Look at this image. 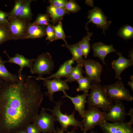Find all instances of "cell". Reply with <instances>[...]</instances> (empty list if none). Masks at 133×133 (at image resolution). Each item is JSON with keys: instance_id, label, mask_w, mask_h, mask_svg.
<instances>
[{"instance_id": "6da1fadb", "label": "cell", "mask_w": 133, "mask_h": 133, "mask_svg": "<svg viewBox=\"0 0 133 133\" xmlns=\"http://www.w3.org/2000/svg\"><path fill=\"white\" fill-rule=\"evenodd\" d=\"M41 85L22 75L15 83L4 81L0 86V133H17L25 129L38 114L43 99Z\"/></svg>"}, {"instance_id": "7a4b0ae2", "label": "cell", "mask_w": 133, "mask_h": 133, "mask_svg": "<svg viewBox=\"0 0 133 133\" xmlns=\"http://www.w3.org/2000/svg\"><path fill=\"white\" fill-rule=\"evenodd\" d=\"M91 91L87 97L88 108L96 106L103 112H108L113 105V101L108 96L106 89L100 83H92Z\"/></svg>"}, {"instance_id": "3957f363", "label": "cell", "mask_w": 133, "mask_h": 133, "mask_svg": "<svg viewBox=\"0 0 133 133\" xmlns=\"http://www.w3.org/2000/svg\"><path fill=\"white\" fill-rule=\"evenodd\" d=\"M64 102L60 100L55 102V105L53 109L44 108L46 110L50 112L56 118L61 126V129L63 132H67L68 128L71 126L79 128L83 130V126L82 121L76 119L75 116V110L68 115L66 113H63L61 110V106Z\"/></svg>"}, {"instance_id": "277c9868", "label": "cell", "mask_w": 133, "mask_h": 133, "mask_svg": "<svg viewBox=\"0 0 133 133\" xmlns=\"http://www.w3.org/2000/svg\"><path fill=\"white\" fill-rule=\"evenodd\" d=\"M54 63L50 54L43 52L39 55L33 63L30 72L37 74L38 77H42L43 75H49L54 67Z\"/></svg>"}, {"instance_id": "5b68a950", "label": "cell", "mask_w": 133, "mask_h": 133, "mask_svg": "<svg viewBox=\"0 0 133 133\" xmlns=\"http://www.w3.org/2000/svg\"><path fill=\"white\" fill-rule=\"evenodd\" d=\"M85 111L82 121L83 126V133H86L97 125L103 123L105 121L106 112L101 111L99 108L92 106Z\"/></svg>"}, {"instance_id": "8992f818", "label": "cell", "mask_w": 133, "mask_h": 133, "mask_svg": "<svg viewBox=\"0 0 133 133\" xmlns=\"http://www.w3.org/2000/svg\"><path fill=\"white\" fill-rule=\"evenodd\" d=\"M104 86L106 89L108 97L113 101L125 100L130 101L133 100V97L129 90L126 88L121 80L117 81L112 84Z\"/></svg>"}, {"instance_id": "52a82bcc", "label": "cell", "mask_w": 133, "mask_h": 133, "mask_svg": "<svg viewBox=\"0 0 133 133\" xmlns=\"http://www.w3.org/2000/svg\"><path fill=\"white\" fill-rule=\"evenodd\" d=\"M57 121L53 114L48 113L42 107L39 114L33 118L32 123L37 126L42 133H53L55 130L54 124Z\"/></svg>"}, {"instance_id": "ba28073f", "label": "cell", "mask_w": 133, "mask_h": 133, "mask_svg": "<svg viewBox=\"0 0 133 133\" xmlns=\"http://www.w3.org/2000/svg\"><path fill=\"white\" fill-rule=\"evenodd\" d=\"M30 76L37 80L43 81V85L47 90L44 95L47 96L50 101L54 103L55 102L53 100V94L54 93L59 91L63 92L69 89L67 83L60 79L55 78L51 80L45 79L43 77Z\"/></svg>"}, {"instance_id": "9c48e42d", "label": "cell", "mask_w": 133, "mask_h": 133, "mask_svg": "<svg viewBox=\"0 0 133 133\" xmlns=\"http://www.w3.org/2000/svg\"><path fill=\"white\" fill-rule=\"evenodd\" d=\"M7 25L12 40L25 39L27 27L29 21L18 18L8 19Z\"/></svg>"}, {"instance_id": "30bf717a", "label": "cell", "mask_w": 133, "mask_h": 133, "mask_svg": "<svg viewBox=\"0 0 133 133\" xmlns=\"http://www.w3.org/2000/svg\"><path fill=\"white\" fill-rule=\"evenodd\" d=\"M87 19L88 21L86 23L85 29H88L87 25L88 24L92 23L97 27L102 29V33L105 35V31L109 27L111 23L108 21L107 17L105 16L101 9L97 6H95L88 13Z\"/></svg>"}, {"instance_id": "8fae6325", "label": "cell", "mask_w": 133, "mask_h": 133, "mask_svg": "<svg viewBox=\"0 0 133 133\" xmlns=\"http://www.w3.org/2000/svg\"><path fill=\"white\" fill-rule=\"evenodd\" d=\"M82 62L85 69L86 77L91 80L92 83H100L103 66L99 62L89 59H83Z\"/></svg>"}, {"instance_id": "7c38bea8", "label": "cell", "mask_w": 133, "mask_h": 133, "mask_svg": "<svg viewBox=\"0 0 133 133\" xmlns=\"http://www.w3.org/2000/svg\"><path fill=\"white\" fill-rule=\"evenodd\" d=\"M98 125L103 133H133L132 125L129 122L110 123L105 121Z\"/></svg>"}, {"instance_id": "4fadbf2b", "label": "cell", "mask_w": 133, "mask_h": 133, "mask_svg": "<svg viewBox=\"0 0 133 133\" xmlns=\"http://www.w3.org/2000/svg\"><path fill=\"white\" fill-rule=\"evenodd\" d=\"M127 113L121 101L114 102L109 111L106 112L105 121L113 123L124 122Z\"/></svg>"}, {"instance_id": "5bb4252c", "label": "cell", "mask_w": 133, "mask_h": 133, "mask_svg": "<svg viewBox=\"0 0 133 133\" xmlns=\"http://www.w3.org/2000/svg\"><path fill=\"white\" fill-rule=\"evenodd\" d=\"M4 53L7 56L8 60L6 61V63L14 64L20 66L19 69L18 70V76L19 80L22 79V71L24 67H27L31 70L35 59H29L26 58L23 55L19 53H16L14 57H11L5 51Z\"/></svg>"}, {"instance_id": "9a60e30c", "label": "cell", "mask_w": 133, "mask_h": 133, "mask_svg": "<svg viewBox=\"0 0 133 133\" xmlns=\"http://www.w3.org/2000/svg\"><path fill=\"white\" fill-rule=\"evenodd\" d=\"M116 53L118 57L117 59L113 61L111 63L112 67L115 72V79L121 80V74L125 69L133 65V60L125 58L121 52H118Z\"/></svg>"}, {"instance_id": "2e32d148", "label": "cell", "mask_w": 133, "mask_h": 133, "mask_svg": "<svg viewBox=\"0 0 133 133\" xmlns=\"http://www.w3.org/2000/svg\"><path fill=\"white\" fill-rule=\"evenodd\" d=\"M91 47L94 57L99 58L105 65H106V64L105 59L106 56L111 53L116 51L113 45H107L100 42L94 43Z\"/></svg>"}, {"instance_id": "e0dca14e", "label": "cell", "mask_w": 133, "mask_h": 133, "mask_svg": "<svg viewBox=\"0 0 133 133\" xmlns=\"http://www.w3.org/2000/svg\"><path fill=\"white\" fill-rule=\"evenodd\" d=\"M63 92L64 96L62 97L68 98L72 101L74 106L75 110L77 111L79 115L83 118L85 111V105L86 103V98L88 94V91L84 92L80 95H78L75 97H71L68 95L65 91Z\"/></svg>"}, {"instance_id": "ac0fdd59", "label": "cell", "mask_w": 133, "mask_h": 133, "mask_svg": "<svg viewBox=\"0 0 133 133\" xmlns=\"http://www.w3.org/2000/svg\"><path fill=\"white\" fill-rule=\"evenodd\" d=\"M46 26L38 25L29 22L27 28L25 39L39 38L44 36L46 35Z\"/></svg>"}, {"instance_id": "d6986e66", "label": "cell", "mask_w": 133, "mask_h": 133, "mask_svg": "<svg viewBox=\"0 0 133 133\" xmlns=\"http://www.w3.org/2000/svg\"><path fill=\"white\" fill-rule=\"evenodd\" d=\"M74 61L72 59L66 61L60 66L59 69L55 73L51 74L48 77L44 78L49 79L55 78L61 79L62 77L67 78L73 68L72 64Z\"/></svg>"}, {"instance_id": "ffe728a7", "label": "cell", "mask_w": 133, "mask_h": 133, "mask_svg": "<svg viewBox=\"0 0 133 133\" xmlns=\"http://www.w3.org/2000/svg\"><path fill=\"white\" fill-rule=\"evenodd\" d=\"M47 12L51 18L50 22L53 26L62 20L65 15L69 14L65 9L56 8L51 5L47 7Z\"/></svg>"}, {"instance_id": "44dd1931", "label": "cell", "mask_w": 133, "mask_h": 133, "mask_svg": "<svg viewBox=\"0 0 133 133\" xmlns=\"http://www.w3.org/2000/svg\"><path fill=\"white\" fill-rule=\"evenodd\" d=\"M6 61L0 56V78L5 82L15 83L19 81L18 75L13 74L9 72L5 66Z\"/></svg>"}, {"instance_id": "7402d4cb", "label": "cell", "mask_w": 133, "mask_h": 133, "mask_svg": "<svg viewBox=\"0 0 133 133\" xmlns=\"http://www.w3.org/2000/svg\"><path fill=\"white\" fill-rule=\"evenodd\" d=\"M62 47H66L69 50L72 55V59L77 63L82 62L83 59L82 52L79 45V42L72 45H62Z\"/></svg>"}, {"instance_id": "603a6c76", "label": "cell", "mask_w": 133, "mask_h": 133, "mask_svg": "<svg viewBox=\"0 0 133 133\" xmlns=\"http://www.w3.org/2000/svg\"><path fill=\"white\" fill-rule=\"evenodd\" d=\"M33 0H24L22 5L18 18L30 21L32 18V14L31 4Z\"/></svg>"}, {"instance_id": "cb8c5ba5", "label": "cell", "mask_w": 133, "mask_h": 133, "mask_svg": "<svg viewBox=\"0 0 133 133\" xmlns=\"http://www.w3.org/2000/svg\"><path fill=\"white\" fill-rule=\"evenodd\" d=\"M83 62L77 63L76 66L73 68L69 77L64 81L66 82L71 83L77 81L83 76V73H84L83 67Z\"/></svg>"}, {"instance_id": "d4e9b609", "label": "cell", "mask_w": 133, "mask_h": 133, "mask_svg": "<svg viewBox=\"0 0 133 133\" xmlns=\"http://www.w3.org/2000/svg\"><path fill=\"white\" fill-rule=\"evenodd\" d=\"M87 34L84 36L82 40L79 42L80 47L81 49L84 57L86 58L90 52L91 45L89 43L90 38L92 35V32H89L88 30H87Z\"/></svg>"}, {"instance_id": "484cf974", "label": "cell", "mask_w": 133, "mask_h": 133, "mask_svg": "<svg viewBox=\"0 0 133 133\" xmlns=\"http://www.w3.org/2000/svg\"><path fill=\"white\" fill-rule=\"evenodd\" d=\"M79 86L76 89L77 92L88 91L91 86L92 82L89 78L86 77L82 76L77 81Z\"/></svg>"}, {"instance_id": "4316f807", "label": "cell", "mask_w": 133, "mask_h": 133, "mask_svg": "<svg viewBox=\"0 0 133 133\" xmlns=\"http://www.w3.org/2000/svg\"><path fill=\"white\" fill-rule=\"evenodd\" d=\"M117 34L125 40L132 38L133 37V27L131 25H125L120 29Z\"/></svg>"}, {"instance_id": "83f0119b", "label": "cell", "mask_w": 133, "mask_h": 133, "mask_svg": "<svg viewBox=\"0 0 133 133\" xmlns=\"http://www.w3.org/2000/svg\"><path fill=\"white\" fill-rule=\"evenodd\" d=\"M55 35L54 41L58 39H62L65 42V44H67L66 38L67 37L63 30V25L61 21H59L57 24L55 26L52 25Z\"/></svg>"}, {"instance_id": "f1b7e54d", "label": "cell", "mask_w": 133, "mask_h": 133, "mask_svg": "<svg viewBox=\"0 0 133 133\" xmlns=\"http://www.w3.org/2000/svg\"><path fill=\"white\" fill-rule=\"evenodd\" d=\"M10 40L11 36L7 25L0 24V45Z\"/></svg>"}, {"instance_id": "f546056e", "label": "cell", "mask_w": 133, "mask_h": 133, "mask_svg": "<svg viewBox=\"0 0 133 133\" xmlns=\"http://www.w3.org/2000/svg\"><path fill=\"white\" fill-rule=\"evenodd\" d=\"M24 0H16L12 10L7 13L8 19L18 18L21 8Z\"/></svg>"}, {"instance_id": "4dcf8cb0", "label": "cell", "mask_w": 133, "mask_h": 133, "mask_svg": "<svg viewBox=\"0 0 133 133\" xmlns=\"http://www.w3.org/2000/svg\"><path fill=\"white\" fill-rule=\"evenodd\" d=\"M50 22L48 14H40L38 15L33 23L38 25L46 26L50 23Z\"/></svg>"}, {"instance_id": "1f68e13d", "label": "cell", "mask_w": 133, "mask_h": 133, "mask_svg": "<svg viewBox=\"0 0 133 133\" xmlns=\"http://www.w3.org/2000/svg\"><path fill=\"white\" fill-rule=\"evenodd\" d=\"M65 9L68 12L73 13L78 12L81 9L80 6L73 0L67 1Z\"/></svg>"}, {"instance_id": "d6a6232c", "label": "cell", "mask_w": 133, "mask_h": 133, "mask_svg": "<svg viewBox=\"0 0 133 133\" xmlns=\"http://www.w3.org/2000/svg\"><path fill=\"white\" fill-rule=\"evenodd\" d=\"M46 40L49 41V42L54 41L55 37V33L52 27V25L50 23L46 26Z\"/></svg>"}, {"instance_id": "836d02e7", "label": "cell", "mask_w": 133, "mask_h": 133, "mask_svg": "<svg viewBox=\"0 0 133 133\" xmlns=\"http://www.w3.org/2000/svg\"><path fill=\"white\" fill-rule=\"evenodd\" d=\"M67 1L65 0H50L49 1L50 5L55 7L65 9V6Z\"/></svg>"}, {"instance_id": "e575fe53", "label": "cell", "mask_w": 133, "mask_h": 133, "mask_svg": "<svg viewBox=\"0 0 133 133\" xmlns=\"http://www.w3.org/2000/svg\"><path fill=\"white\" fill-rule=\"evenodd\" d=\"M25 129L27 133H42L37 126L33 123L28 124Z\"/></svg>"}, {"instance_id": "d590c367", "label": "cell", "mask_w": 133, "mask_h": 133, "mask_svg": "<svg viewBox=\"0 0 133 133\" xmlns=\"http://www.w3.org/2000/svg\"><path fill=\"white\" fill-rule=\"evenodd\" d=\"M7 13L0 9V24L7 25L9 23Z\"/></svg>"}, {"instance_id": "8d00e7d4", "label": "cell", "mask_w": 133, "mask_h": 133, "mask_svg": "<svg viewBox=\"0 0 133 133\" xmlns=\"http://www.w3.org/2000/svg\"><path fill=\"white\" fill-rule=\"evenodd\" d=\"M76 131H75V128L74 127L73 129L69 132H67L66 133H76ZM53 133H65L61 129L57 127Z\"/></svg>"}, {"instance_id": "74e56055", "label": "cell", "mask_w": 133, "mask_h": 133, "mask_svg": "<svg viewBox=\"0 0 133 133\" xmlns=\"http://www.w3.org/2000/svg\"><path fill=\"white\" fill-rule=\"evenodd\" d=\"M130 116V121L129 122L132 125L133 124V109L131 108L129 111L128 113L127 114V115Z\"/></svg>"}, {"instance_id": "f35d334b", "label": "cell", "mask_w": 133, "mask_h": 133, "mask_svg": "<svg viewBox=\"0 0 133 133\" xmlns=\"http://www.w3.org/2000/svg\"><path fill=\"white\" fill-rule=\"evenodd\" d=\"M130 79L131 80V81H128L127 82V85H129L131 87V89L133 90V76L131 75Z\"/></svg>"}, {"instance_id": "ab89813d", "label": "cell", "mask_w": 133, "mask_h": 133, "mask_svg": "<svg viewBox=\"0 0 133 133\" xmlns=\"http://www.w3.org/2000/svg\"><path fill=\"white\" fill-rule=\"evenodd\" d=\"M85 3L87 4L88 5L91 6H93L94 4L93 0H86Z\"/></svg>"}, {"instance_id": "60d3db41", "label": "cell", "mask_w": 133, "mask_h": 133, "mask_svg": "<svg viewBox=\"0 0 133 133\" xmlns=\"http://www.w3.org/2000/svg\"><path fill=\"white\" fill-rule=\"evenodd\" d=\"M129 59L133 60V50H132L129 52Z\"/></svg>"}, {"instance_id": "b9f144b4", "label": "cell", "mask_w": 133, "mask_h": 133, "mask_svg": "<svg viewBox=\"0 0 133 133\" xmlns=\"http://www.w3.org/2000/svg\"><path fill=\"white\" fill-rule=\"evenodd\" d=\"M17 133H27L25 129L19 131Z\"/></svg>"}, {"instance_id": "7bdbcfd3", "label": "cell", "mask_w": 133, "mask_h": 133, "mask_svg": "<svg viewBox=\"0 0 133 133\" xmlns=\"http://www.w3.org/2000/svg\"><path fill=\"white\" fill-rule=\"evenodd\" d=\"M4 81L3 79L0 78V86H1L4 83Z\"/></svg>"}, {"instance_id": "ee69618b", "label": "cell", "mask_w": 133, "mask_h": 133, "mask_svg": "<svg viewBox=\"0 0 133 133\" xmlns=\"http://www.w3.org/2000/svg\"><path fill=\"white\" fill-rule=\"evenodd\" d=\"M97 133L96 132H95L94 131H93L92 130H91V132H90L89 133Z\"/></svg>"}]
</instances>
